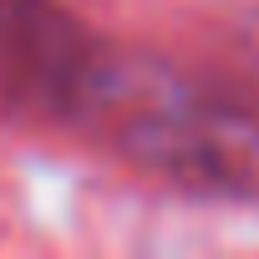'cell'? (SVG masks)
Masks as SVG:
<instances>
[{"mask_svg": "<svg viewBox=\"0 0 259 259\" xmlns=\"http://www.w3.org/2000/svg\"><path fill=\"white\" fill-rule=\"evenodd\" d=\"M71 127L97 133L138 168L198 188V193H254L259 188V117L219 97L183 71L102 46Z\"/></svg>", "mask_w": 259, "mask_h": 259, "instance_id": "6da1fadb", "label": "cell"}, {"mask_svg": "<svg viewBox=\"0 0 259 259\" xmlns=\"http://www.w3.org/2000/svg\"><path fill=\"white\" fill-rule=\"evenodd\" d=\"M102 46L56 0H0V97L71 127Z\"/></svg>", "mask_w": 259, "mask_h": 259, "instance_id": "7a4b0ae2", "label": "cell"}]
</instances>
